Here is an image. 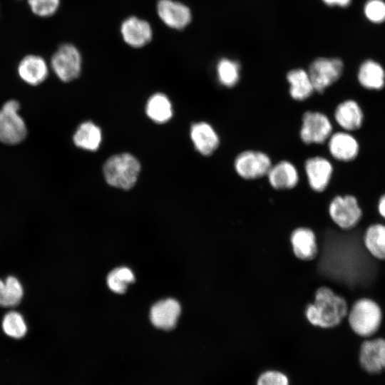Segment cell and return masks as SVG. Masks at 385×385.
Masks as SVG:
<instances>
[{"instance_id": "obj_19", "label": "cell", "mask_w": 385, "mask_h": 385, "mask_svg": "<svg viewBox=\"0 0 385 385\" xmlns=\"http://www.w3.org/2000/svg\"><path fill=\"white\" fill-rule=\"evenodd\" d=\"M190 138L195 149L205 156L212 155L220 145L219 135L206 122L194 123L190 129Z\"/></svg>"}, {"instance_id": "obj_24", "label": "cell", "mask_w": 385, "mask_h": 385, "mask_svg": "<svg viewBox=\"0 0 385 385\" xmlns=\"http://www.w3.org/2000/svg\"><path fill=\"white\" fill-rule=\"evenodd\" d=\"M73 142L78 148L96 150L101 142L100 128L91 122L81 124L73 135Z\"/></svg>"}, {"instance_id": "obj_9", "label": "cell", "mask_w": 385, "mask_h": 385, "mask_svg": "<svg viewBox=\"0 0 385 385\" xmlns=\"http://www.w3.org/2000/svg\"><path fill=\"white\" fill-rule=\"evenodd\" d=\"M51 66L60 80L69 82L78 77L81 69V57L78 50L72 44L61 46L53 54Z\"/></svg>"}, {"instance_id": "obj_31", "label": "cell", "mask_w": 385, "mask_h": 385, "mask_svg": "<svg viewBox=\"0 0 385 385\" xmlns=\"http://www.w3.org/2000/svg\"><path fill=\"white\" fill-rule=\"evenodd\" d=\"M257 385H289L287 376L278 370H267L257 380Z\"/></svg>"}, {"instance_id": "obj_13", "label": "cell", "mask_w": 385, "mask_h": 385, "mask_svg": "<svg viewBox=\"0 0 385 385\" xmlns=\"http://www.w3.org/2000/svg\"><path fill=\"white\" fill-rule=\"evenodd\" d=\"M160 19L168 27L182 29L191 21V12L185 4L173 0H160L157 4Z\"/></svg>"}, {"instance_id": "obj_17", "label": "cell", "mask_w": 385, "mask_h": 385, "mask_svg": "<svg viewBox=\"0 0 385 385\" xmlns=\"http://www.w3.org/2000/svg\"><path fill=\"white\" fill-rule=\"evenodd\" d=\"M180 310L177 300L171 298L163 299L151 307L150 319L157 328L170 330L176 326Z\"/></svg>"}, {"instance_id": "obj_10", "label": "cell", "mask_w": 385, "mask_h": 385, "mask_svg": "<svg viewBox=\"0 0 385 385\" xmlns=\"http://www.w3.org/2000/svg\"><path fill=\"white\" fill-rule=\"evenodd\" d=\"M361 367L370 374H379L385 371V338L372 337L365 339L359 349Z\"/></svg>"}, {"instance_id": "obj_23", "label": "cell", "mask_w": 385, "mask_h": 385, "mask_svg": "<svg viewBox=\"0 0 385 385\" xmlns=\"http://www.w3.org/2000/svg\"><path fill=\"white\" fill-rule=\"evenodd\" d=\"M287 80L289 85V93L294 101H304L314 92L308 72L302 68L290 70L287 74Z\"/></svg>"}, {"instance_id": "obj_3", "label": "cell", "mask_w": 385, "mask_h": 385, "mask_svg": "<svg viewBox=\"0 0 385 385\" xmlns=\"http://www.w3.org/2000/svg\"><path fill=\"white\" fill-rule=\"evenodd\" d=\"M140 170L138 160L129 153L111 157L104 164L103 174L111 186L128 190L135 184Z\"/></svg>"}, {"instance_id": "obj_5", "label": "cell", "mask_w": 385, "mask_h": 385, "mask_svg": "<svg viewBox=\"0 0 385 385\" xmlns=\"http://www.w3.org/2000/svg\"><path fill=\"white\" fill-rule=\"evenodd\" d=\"M19 103L15 100L6 102L0 110V142L16 145L26 138L27 128L18 111Z\"/></svg>"}, {"instance_id": "obj_20", "label": "cell", "mask_w": 385, "mask_h": 385, "mask_svg": "<svg viewBox=\"0 0 385 385\" xmlns=\"http://www.w3.org/2000/svg\"><path fill=\"white\" fill-rule=\"evenodd\" d=\"M362 245L366 252L378 261L385 262V223L368 225L362 234Z\"/></svg>"}, {"instance_id": "obj_7", "label": "cell", "mask_w": 385, "mask_h": 385, "mask_svg": "<svg viewBox=\"0 0 385 385\" xmlns=\"http://www.w3.org/2000/svg\"><path fill=\"white\" fill-rule=\"evenodd\" d=\"M343 62L337 58L319 57L314 60L309 66L308 73L314 91L322 93L337 82L342 75Z\"/></svg>"}, {"instance_id": "obj_16", "label": "cell", "mask_w": 385, "mask_h": 385, "mask_svg": "<svg viewBox=\"0 0 385 385\" xmlns=\"http://www.w3.org/2000/svg\"><path fill=\"white\" fill-rule=\"evenodd\" d=\"M266 176L271 187L277 190L293 189L299 180L296 166L285 160L272 165Z\"/></svg>"}, {"instance_id": "obj_1", "label": "cell", "mask_w": 385, "mask_h": 385, "mask_svg": "<svg viewBox=\"0 0 385 385\" xmlns=\"http://www.w3.org/2000/svg\"><path fill=\"white\" fill-rule=\"evenodd\" d=\"M349 304L342 295L328 286H320L314 294V302L305 309L307 321L322 329H332L346 319Z\"/></svg>"}, {"instance_id": "obj_8", "label": "cell", "mask_w": 385, "mask_h": 385, "mask_svg": "<svg viewBox=\"0 0 385 385\" xmlns=\"http://www.w3.org/2000/svg\"><path fill=\"white\" fill-rule=\"evenodd\" d=\"M272 165L270 156L260 150H244L234 160L236 173L245 180H255L267 175Z\"/></svg>"}, {"instance_id": "obj_4", "label": "cell", "mask_w": 385, "mask_h": 385, "mask_svg": "<svg viewBox=\"0 0 385 385\" xmlns=\"http://www.w3.org/2000/svg\"><path fill=\"white\" fill-rule=\"evenodd\" d=\"M327 212L332 222L344 231L355 229L364 215L358 199L351 194L338 195L332 198Z\"/></svg>"}, {"instance_id": "obj_21", "label": "cell", "mask_w": 385, "mask_h": 385, "mask_svg": "<svg viewBox=\"0 0 385 385\" xmlns=\"http://www.w3.org/2000/svg\"><path fill=\"white\" fill-rule=\"evenodd\" d=\"M18 73L26 83L37 86L46 80L48 74V69L42 57L28 55L19 62Z\"/></svg>"}, {"instance_id": "obj_11", "label": "cell", "mask_w": 385, "mask_h": 385, "mask_svg": "<svg viewBox=\"0 0 385 385\" xmlns=\"http://www.w3.org/2000/svg\"><path fill=\"white\" fill-rule=\"evenodd\" d=\"M304 171L309 188L316 192H322L330 183L334 168L327 158L314 156L306 160Z\"/></svg>"}, {"instance_id": "obj_34", "label": "cell", "mask_w": 385, "mask_h": 385, "mask_svg": "<svg viewBox=\"0 0 385 385\" xmlns=\"http://www.w3.org/2000/svg\"><path fill=\"white\" fill-rule=\"evenodd\" d=\"M324 4L328 6H347L351 0H322Z\"/></svg>"}, {"instance_id": "obj_18", "label": "cell", "mask_w": 385, "mask_h": 385, "mask_svg": "<svg viewBox=\"0 0 385 385\" xmlns=\"http://www.w3.org/2000/svg\"><path fill=\"white\" fill-rule=\"evenodd\" d=\"M120 32L124 41L135 48L145 46L153 36L150 24L135 16H130L123 22Z\"/></svg>"}, {"instance_id": "obj_30", "label": "cell", "mask_w": 385, "mask_h": 385, "mask_svg": "<svg viewBox=\"0 0 385 385\" xmlns=\"http://www.w3.org/2000/svg\"><path fill=\"white\" fill-rule=\"evenodd\" d=\"M31 10L41 17L54 14L59 6L60 0H27Z\"/></svg>"}, {"instance_id": "obj_28", "label": "cell", "mask_w": 385, "mask_h": 385, "mask_svg": "<svg viewBox=\"0 0 385 385\" xmlns=\"http://www.w3.org/2000/svg\"><path fill=\"white\" fill-rule=\"evenodd\" d=\"M1 327L5 334L16 339L23 338L28 331L24 317L16 311L9 312L4 316Z\"/></svg>"}, {"instance_id": "obj_12", "label": "cell", "mask_w": 385, "mask_h": 385, "mask_svg": "<svg viewBox=\"0 0 385 385\" xmlns=\"http://www.w3.org/2000/svg\"><path fill=\"white\" fill-rule=\"evenodd\" d=\"M328 150L335 160L350 162L356 158L360 146L351 132L341 130L332 133L327 140Z\"/></svg>"}, {"instance_id": "obj_15", "label": "cell", "mask_w": 385, "mask_h": 385, "mask_svg": "<svg viewBox=\"0 0 385 385\" xmlns=\"http://www.w3.org/2000/svg\"><path fill=\"white\" fill-rule=\"evenodd\" d=\"M334 118L343 130L352 132L361 128L364 115L357 101L354 99H346L337 106L334 112Z\"/></svg>"}, {"instance_id": "obj_32", "label": "cell", "mask_w": 385, "mask_h": 385, "mask_svg": "<svg viewBox=\"0 0 385 385\" xmlns=\"http://www.w3.org/2000/svg\"><path fill=\"white\" fill-rule=\"evenodd\" d=\"M366 17L375 23L385 21V3L382 0H369L364 6Z\"/></svg>"}, {"instance_id": "obj_22", "label": "cell", "mask_w": 385, "mask_h": 385, "mask_svg": "<svg viewBox=\"0 0 385 385\" xmlns=\"http://www.w3.org/2000/svg\"><path fill=\"white\" fill-rule=\"evenodd\" d=\"M357 80L366 90L380 91L385 86L384 69L379 63L373 60H366L359 68Z\"/></svg>"}, {"instance_id": "obj_25", "label": "cell", "mask_w": 385, "mask_h": 385, "mask_svg": "<svg viewBox=\"0 0 385 385\" xmlns=\"http://www.w3.org/2000/svg\"><path fill=\"white\" fill-rule=\"evenodd\" d=\"M146 113L153 121L163 123L172 117V106L165 95L156 93L152 96L146 106Z\"/></svg>"}, {"instance_id": "obj_27", "label": "cell", "mask_w": 385, "mask_h": 385, "mask_svg": "<svg viewBox=\"0 0 385 385\" xmlns=\"http://www.w3.org/2000/svg\"><path fill=\"white\" fill-rule=\"evenodd\" d=\"M240 66L238 62L222 58L217 65V75L220 83L227 87H234L239 81L240 76Z\"/></svg>"}, {"instance_id": "obj_29", "label": "cell", "mask_w": 385, "mask_h": 385, "mask_svg": "<svg viewBox=\"0 0 385 385\" xmlns=\"http://www.w3.org/2000/svg\"><path fill=\"white\" fill-rule=\"evenodd\" d=\"M135 281L132 270L125 267L113 270L107 277V284L113 292L118 294L124 293L128 286Z\"/></svg>"}, {"instance_id": "obj_26", "label": "cell", "mask_w": 385, "mask_h": 385, "mask_svg": "<svg viewBox=\"0 0 385 385\" xmlns=\"http://www.w3.org/2000/svg\"><path fill=\"white\" fill-rule=\"evenodd\" d=\"M23 295V286L16 277L9 276L5 280L0 279V306H16L21 302Z\"/></svg>"}, {"instance_id": "obj_2", "label": "cell", "mask_w": 385, "mask_h": 385, "mask_svg": "<svg viewBox=\"0 0 385 385\" xmlns=\"http://www.w3.org/2000/svg\"><path fill=\"white\" fill-rule=\"evenodd\" d=\"M383 317L382 309L376 300L361 297L351 304L346 320L356 336L366 339L374 337L380 330Z\"/></svg>"}, {"instance_id": "obj_14", "label": "cell", "mask_w": 385, "mask_h": 385, "mask_svg": "<svg viewBox=\"0 0 385 385\" xmlns=\"http://www.w3.org/2000/svg\"><path fill=\"white\" fill-rule=\"evenodd\" d=\"M294 256L299 260L312 261L318 255V245L314 232L305 227L294 229L290 235Z\"/></svg>"}, {"instance_id": "obj_33", "label": "cell", "mask_w": 385, "mask_h": 385, "mask_svg": "<svg viewBox=\"0 0 385 385\" xmlns=\"http://www.w3.org/2000/svg\"><path fill=\"white\" fill-rule=\"evenodd\" d=\"M376 209L379 216L385 221V192L379 197Z\"/></svg>"}, {"instance_id": "obj_6", "label": "cell", "mask_w": 385, "mask_h": 385, "mask_svg": "<svg viewBox=\"0 0 385 385\" xmlns=\"http://www.w3.org/2000/svg\"><path fill=\"white\" fill-rule=\"evenodd\" d=\"M332 133V123L326 114L312 111L303 113L299 137L304 143L322 144L328 140Z\"/></svg>"}]
</instances>
